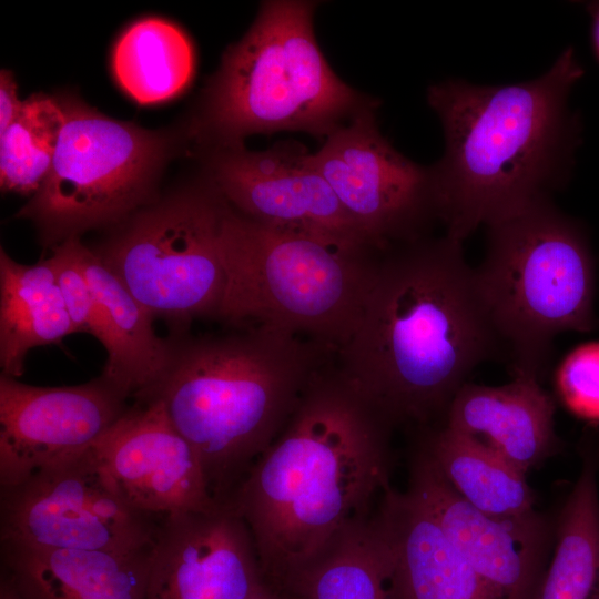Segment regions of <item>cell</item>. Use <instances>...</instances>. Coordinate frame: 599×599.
<instances>
[{
	"instance_id": "obj_30",
	"label": "cell",
	"mask_w": 599,
	"mask_h": 599,
	"mask_svg": "<svg viewBox=\"0 0 599 599\" xmlns=\"http://www.w3.org/2000/svg\"><path fill=\"white\" fill-rule=\"evenodd\" d=\"M0 599H29L4 575L0 577Z\"/></svg>"
},
{
	"instance_id": "obj_32",
	"label": "cell",
	"mask_w": 599,
	"mask_h": 599,
	"mask_svg": "<svg viewBox=\"0 0 599 599\" xmlns=\"http://www.w3.org/2000/svg\"><path fill=\"white\" fill-rule=\"evenodd\" d=\"M590 13L592 16V39L596 53L599 58V3L590 7Z\"/></svg>"
},
{
	"instance_id": "obj_5",
	"label": "cell",
	"mask_w": 599,
	"mask_h": 599,
	"mask_svg": "<svg viewBox=\"0 0 599 599\" xmlns=\"http://www.w3.org/2000/svg\"><path fill=\"white\" fill-rule=\"evenodd\" d=\"M221 250L226 284L219 318L282 329L334 356L357 325L382 254L270 227L229 204Z\"/></svg>"
},
{
	"instance_id": "obj_15",
	"label": "cell",
	"mask_w": 599,
	"mask_h": 599,
	"mask_svg": "<svg viewBox=\"0 0 599 599\" xmlns=\"http://www.w3.org/2000/svg\"><path fill=\"white\" fill-rule=\"evenodd\" d=\"M263 580L246 522L221 504L160 520L144 599H247Z\"/></svg>"
},
{
	"instance_id": "obj_7",
	"label": "cell",
	"mask_w": 599,
	"mask_h": 599,
	"mask_svg": "<svg viewBox=\"0 0 599 599\" xmlns=\"http://www.w3.org/2000/svg\"><path fill=\"white\" fill-rule=\"evenodd\" d=\"M487 227V251L475 268L483 303L512 372L540 377L556 335L597 326L588 238L550 199Z\"/></svg>"
},
{
	"instance_id": "obj_17",
	"label": "cell",
	"mask_w": 599,
	"mask_h": 599,
	"mask_svg": "<svg viewBox=\"0 0 599 599\" xmlns=\"http://www.w3.org/2000/svg\"><path fill=\"white\" fill-rule=\"evenodd\" d=\"M528 370L501 386L466 383L450 402L447 427L495 451L524 474L556 451L555 402Z\"/></svg>"
},
{
	"instance_id": "obj_13",
	"label": "cell",
	"mask_w": 599,
	"mask_h": 599,
	"mask_svg": "<svg viewBox=\"0 0 599 599\" xmlns=\"http://www.w3.org/2000/svg\"><path fill=\"white\" fill-rule=\"evenodd\" d=\"M103 376L40 387L0 376V488L92 448L129 407Z\"/></svg>"
},
{
	"instance_id": "obj_27",
	"label": "cell",
	"mask_w": 599,
	"mask_h": 599,
	"mask_svg": "<svg viewBox=\"0 0 599 599\" xmlns=\"http://www.w3.org/2000/svg\"><path fill=\"white\" fill-rule=\"evenodd\" d=\"M58 281L69 312L73 331L90 334L105 348L108 331L99 303L78 264L71 238L51 248Z\"/></svg>"
},
{
	"instance_id": "obj_6",
	"label": "cell",
	"mask_w": 599,
	"mask_h": 599,
	"mask_svg": "<svg viewBox=\"0 0 599 599\" xmlns=\"http://www.w3.org/2000/svg\"><path fill=\"white\" fill-rule=\"evenodd\" d=\"M315 3L267 1L224 52L194 131L219 148L283 130L328 136L361 110L359 94L331 69L313 31Z\"/></svg>"
},
{
	"instance_id": "obj_3",
	"label": "cell",
	"mask_w": 599,
	"mask_h": 599,
	"mask_svg": "<svg viewBox=\"0 0 599 599\" xmlns=\"http://www.w3.org/2000/svg\"><path fill=\"white\" fill-rule=\"evenodd\" d=\"M582 75L575 50L567 48L529 81L448 80L428 88L445 138L433 172L448 237L463 243L478 226L549 200L566 182L578 138L568 98Z\"/></svg>"
},
{
	"instance_id": "obj_24",
	"label": "cell",
	"mask_w": 599,
	"mask_h": 599,
	"mask_svg": "<svg viewBox=\"0 0 599 599\" xmlns=\"http://www.w3.org/2000/svg\"><path fill=\"white\" fill-rule=\"evenodd\" d=\"M112 72L120 88L142 105L182 93L194 73V50L174 23L149 17L130 24L112 51Z\"/></svg>"
},
{
	"instance_id": "obj_20",
	"label": "cell",
	"mask_w": 599,
	"mask_h": 599,
	"mask_svg": "<svg viewBox=\"0 0 599 599\" xmlns=\"http://www.w3.org/2000/svg\"><path fill=\"white\" fill-rule=\"evenodd\" d=\"M72 248L102 313L108 331L101 376L128 398L153 387L169 366L173 341L159 337L154 317L80 237Z\"/></svg>"
},
{
	"instance_id": "obj_16",
	"label": "cell",
	"mask_w": 599,
	"mask_h": 599,
	"mask_svg": "<svg viewBox=\"0 0 599 599\" xmlns=\"http://www.w3.org/2000/svg\"><path fill=\"white\" fill-rule=\"evenodd\" d=\"M407 490L495 599H534L548 536L535 511L496 518L477 510L455 493L424 448L413 461Z\"/></svg>"
},
{
	"instance_id": "obj_12",
	"label": "cell",
	"mask_w": 599,
	"mask_h": 599,
	"mask_svg": "<svg viewBox=\"0 0 599 599\" xmlns=\"http://www.w3.org/2000/svg\"><path fill=\"white\" fill-rule=\"evenodd\" d=\"M211 173L226 203L253 221L351 250L379 252L297 143L281 142L265 151H248L243 144L219 148Z\"/></svg>"
},
{
	"instance_id": "obj_26",
	"label": "cell",
	"mask_w": 599,
	"mask_h": 599,
	"mask_svg": "<svg viewBox=\"0 0 599 599\" xmlns=\"http://www.w3.org/2000/svg\"><path fill=\"white\" fill-rule=\"evenodd\" d=\"M64 112L57 97L34 93L23 100L14 121L0 133V185L3 192L32 196L51 170Z\"/></svg>"
},
{
	"instance_id": "obj_29",
	"label": "cell",
	"mask_w": 599,
	"mask_h": 599,
	"mask_svg": "<svg viewBox=\"0 0 599 599\" xmlns=\"http://www.w3.org/2000/svg\"><path fill=\"white\" fill-rule=\"evenodd\" d=\"M23 101L18 98L17 82L12 71L0 72V133L18 116Z\"/></svg>"
},
{
	"instance_id": "obj_18",
	"label": "cell",
	"mask_w": 599,
	"mask_h": 599,
	"mask_svg": "<svg viewBox=\"0 0 599 599\" xmlns=\"http://www.w3.org/2000/svg\"><path fill=\"white\" fill-rule=\"evenodd\" d=\"M152 545L57 550L1 544V573L29 599H144Z\"/></svg>"
},
{
	"instance_id": "obj_31",
	"label": "cell",
	"mask_w": 599,
	"mask_h": 599,
	"mask_svg": "<svg viewBox=\"0 0 599 599\" xmlns=\"http://www.w3.org/2000/svg\"><path fill=\"white\" fill-rule=\"evenodd\" d=\"M247 599H283V598L263 580Z\"/></svg>"
},
{
	"instance_id": "obj_10",
	"label": "cell",
	"mask_w": 599,
	"mask_h": 599,
	"mask_svg": "<svg viewBox=\"0 0 599 599\" xmlns=\"http://www.w3.org/2000/svg\"><path fill=\"white\" fill-rule=\"evenodd\" d=\"M163 518V517H162ZM161 517L135 509L93 447L0 488V542L35 549L135 550Z\"/></svg>"
},
{
	"instance_id": "obj_9",
	"label": "cell",
	"mask_w": 599,
	"mask_h": 599,
	"mask_svg": "<svg viewBox=\"0 0 599 599\" xmlns=\"http://www.w3.org/2000/svg\"><path fill=\"white\" fill-rule=\"evenodd\" d=\"M226 206L212 183L176 191L136 211L92 250L154 319L182 328L217 317Z\"/></svg>"
},
{
	"instance_id": "obj_1",
	"label": "cell",
	"mask_w": 599,
	"mask_h": 599,
	"mask_svg": "<svg viewBox=\"0 0 599 599\" xmlns=\"http://www.w3.org/2000/svg\"><path fill=\"white\" fill-rule=\"evenodd\" d=\"M461 244L445 235L382 253L357 325L335 355L390 427L445 417L469 374L498 351Z\"/></svg>"
},
{
	"instance_id": "obj_19",
	"label": "cell",
	"mask_w": 599,
	"mask_h": 599,
	"mask_svg": "<svg viewBox=\"0 0 599 599\" xmlns=\"http://www.w3.org/2000/svg\"><path fill=\"white\" fill-rule=\"evenodd\" d=\"M379 511L394 552L396 599H495L409 491H385Z\"/></svg>"
},
{
	"instance_id": "obj_22",
	"label": "cell",
	"mask_w": 599,
	"mask_h": 599,
	"mask_svg": "<svg viewBox=\"0 0 599 599\" xmlns=\"http://www.w3.org/2000/svg\"><path fill=\"white\" fill-rule=\"evenodd\" d=\"M74 334L54 264L14 261L0 248V366L19 378L28 353Z\"/></svg>"
},
{
	"instance_id": "obj_21",
	"label": "cell",
	"mask_w": 599,
	"mask_h": 599,
	"mask_svg": "<svg viewBox=\"0 0 599 599\" xmlns=\"http://www.w3.org/2000/svg\"><path fill=\"white\" fill-rule=\"evenodd\" d=\"M283 599H396L394 552L377 506L275 590Z\"/></svg>"
},
{
	"instance_id": "obj_2",
	"label": "cell",
	"mask_w": 599,
	"mask_h": 599,
	"mask_svg": "<svg viewBox=\"0 0 599 599\" xmlns=\"http://www.w3.org/2000/svg\"><path fill=\"white\" fill-rule=\"evenodd\" d=\"M390 426L328 361L307 382L272 445L227 505L246 522L276 590L390 487Z\"/></svg>"
},
{
	"instance_id": "obj_11",
	"label": "cell",
	"mask_w": 599,
	"mask_h": 599,
	"mask_svg": "<svg viewBox=\"0 0 599 599\" xmlns=\"http://www.w3.org/2000/svg\"><path fill=\"white\" fill-rule=\"evenodd\" d=\"M369 102L328 136L311 160L373 246L386 252L420 238L438 217L433 166L419 165L380 134Z\"/></svg>"
},
{
	"instance_id": "obj_8",
	"label": "cell",
	"mask_w": 599,
	"mask_h": 599,
	"mask_svg": "<svg viewBox=\"0 0 599 599\" xmlns=\"http://www.w3.org/2000/svg\"><path fill=\"white\" fill-rule=\"evenodd\" d=\"M58 100L64 124L51 170L16 214L30 220L50 248L92 229L114 227L156 200L177 138L112 119L72 95Z\"/></svg>"
},
{
	"instance_id": "obj_28",
	"label": "cell",
	"mask_w": 599,
	"mask_h": 599,
	"mask_svg": "<svg viewBox=\"0 0 599 599\" xmlns=\"http://www.w3.org/2000/svg\"><path fill=\"white\" fill-rule=\"evenodd\" d=\"M562 404L576 416L599 422V342L571 351L556 373Z\"/></svg>"
},
{
	"instance_id": "obj_4",
	"label": "cell",
	"mask_w": 599,
	"mask_h": 599,
	"mask_svg": "<svg viewBox=\"0 0 599 599\" xmlns=\"http://www.w3.org/2000/svg\"><path fill=\"white\" fill-rule=\"evenodd\" d=\"M173 342L160 380L136 397L159 398L195 450L211 491L226 504L276 439L314 372L333 354L267 326Z\"/></svg>"
},
{
	"instance_id": "obj_25",
	"label": "cell",
	"mask_w": 599,
	"mask_h": 599,
	"mask_svg": "<svg viewBox=\"0 0 599 599\" xmlns=\"http://www.w3.org/2000/svg\"><path fill=\"white\" fill-rule=\"evenodd\" d=\"M556 546L534 599H599V497L587 463L559 517Z\"/></svg>"
},
{
	"instance_id": "obj_23",
	"label": "cell",
	"mask_w": 599,
	"mask_h": 599,
	"mask_svg": "<svg viewBox=\"0 0 599 599\" xmlns=\"http://www.w3.org/2000/svg\"><path fill=\"white\" fill-rule=\"evenodd\" d=\"M455 493L477 510L496 518L534 511V495L521 470L446 425L423 447Z\"/></svg>"
},
{
	"instance_id": "obj_14",
	"label": "cell",
	"mask_w": 599,
	"mask_h": 599,
	"mask_svg": "<svg viewBox=\"0 0 599 599\" xmlns=\"http://www.w3.org/2000/svg\"><path fill=\"white\" fill-rule=\"evenodd\" d=\"M135 399L93 446L126 500L161 518L220 506L195 450L174 427L163 403L149 396Z\"/></svg>"
}]
</instances>
